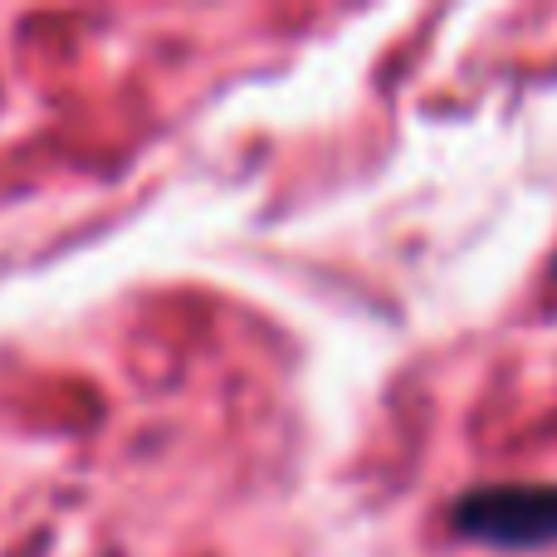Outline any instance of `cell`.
Instances as JSON below:
<instances>
[{
    "label": "cell",
    "instance_id": "obj_1",
    "mask_svg": "<svg viewBox=\"0 0 557 557\" xmlns=\"http://www.w3.org/2000/svg\"><path fill=\"white\" fill-rule=\"evenodd\" d=\"M450 529L484 548H548L557 543V480L553 484H480L450 504Z\"/></svg>",
    "mask_w": 557,
    "mask_h": 557
}]
</instances>
